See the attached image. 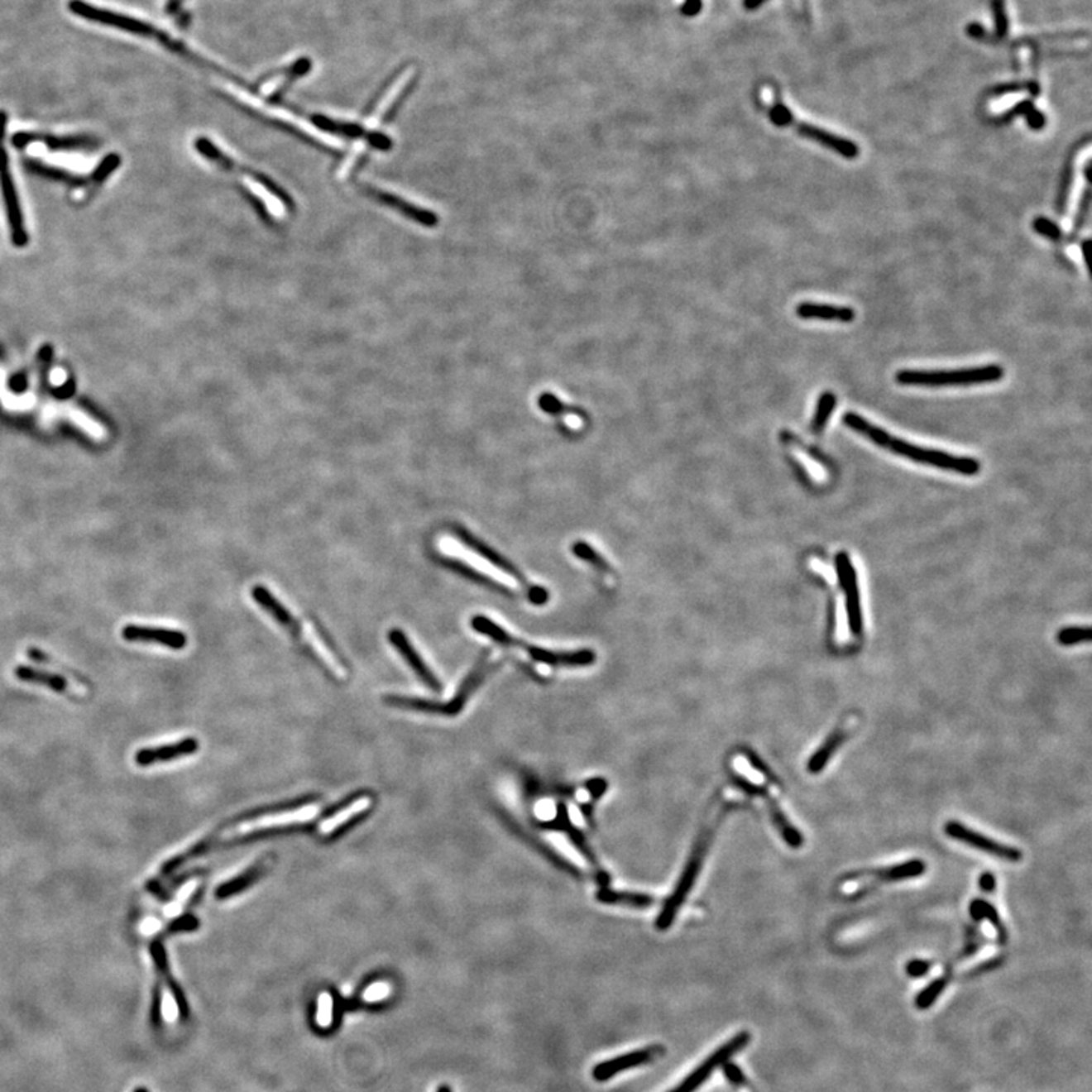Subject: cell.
<instances>
[{
    "instance_id": "cell-15",
    "label": "cell",
    "mask_w": 1092,
    "mask_h": 1092,
    "mask_svg": "<svg viewBox=\"0 0 1092 1092\" xmlns=\"http://www.w3.org/2000/svg\"><path fill=\"white\" fill-rule=\"evenodd\" d=\"M389 640H390L393 648L402 655V659L409 663L410 668L416 673L422 682L427 684L428 687H431L433 691H442V682H438V678L434 675V673L428 668V664L424 662V659L416 651V648L411 645L409 637L405 636V633L402 630H400V628L390 630Z\"/></svg>"
},
{
    "instance_id": "cell-33",
    "label": "cell",
    "mask_w": 1092,
    "mask_h": 1092,
    "mask_svg": "<svg viewBox=\"0 0 1092 1092\" xmlns=\"http://www.w3.org/2000/svg\"><path fill=\"white\" fill-rule=\"evenodd\" d=\"M245 184L246 187L252 191L258 199L263 202L264 205H266V208L269 209V213H271L272 216H275V218H282V216H284V213H285L284 204H282L281 200L276 199L273 193L266 190L263 185H260L258 182L251 180L249 176H245Z\"/></svg>"
},
{
    "instance_id": "cell-28",
    "label": "cell",
    "mask_w": 1092,
    "mask_h": 1092,
    "mask_svg": "<svg viewBox=\"0 0 1092 1092\" xmlns=\"http://www.w3.org/2000/svg\"><path fill=\"white\" fill-rule=\"evenodd\" d=\"M596 898L602 903L609 904H627L633 908H646L649 906L653 900L648 895L642 893H630V892H615L607 888V884L601 886L600 891L596 892Z\"/></svg>"
},
{
    "instance_id": "cell-32",
    "label": "cell",
    "mask_w": 1092,
    "mask_h": 1092,
    "mask_svg": "<svg viewBox=\"0 0 1092 1092\" xmlns=\"http://www.w3.org/2000/svg\"><path fill=\"white\" fill-rule=\"evenodd\" d=\"M334 1013H336V1004L331 992L323 991L318 994V1009L314 1013V1024L320 1030H328L334 1024Z\"/></svg>"
},
{
    "instance_id": "cell-38",
    "label": "cell",
    "mask_w": 1092,
    "mask_h": 1092,
    "mask_svg": "<svg viewBox=\"0 0 1092 1092\" xmlns=\"http://www.w3.org/2000/svg\"><path fill=\"white\" fill-rule=\"evenodd\" d=\"M364 151H366V141H357V143L352 146L351 152L346 155L345 160H343L342 164L338 165L337 176H338L340 180H345L346 176L351 173V170L354 169L357 161L360 160V156L364 154Z\"/></svg>"
},
{
    "instance_id": "cell-3",
    "label": "cell",
    "mask_w": 1092,
    "mask_h": 1092,
    "mask_svg": "<svg viewBox=\"0 0 1092 1092\" xmlns=\"http://www.w3.org/2000/svg\"><path fill=\"white\" fill-rule=\"evenodd\" d=\"M1004 375L999 364H988L971 369L956 371H900L895 375L897 382L903 386L922 387H946V386H974L1000 381Z\"/></svg>"
},
{
    "instance_id": "cell-43",
    "label": "cell",
    "mask_w": 1092,
    "mask_h": 1092,
    "mask_svg": "<svg viewBox=\"0 0 1092 1092\" xmlns=\"http://www.w3.org/2000/svg\"><path fill=\"white\" fill-rule=\"evenodd\" d=\"M118 164H120V158H118L117 155H108V156H105V160L100 163L99 167L96 169V172L93 175L94 181H102V180H105L109 173L113 172V170L117 167Z\"/></svg>"
},
{
    "instance_id": "cell-2",
    "label": "cell",
    "mask_w": 1092,
    "mask_h": 1092,
    "mask_svg": "<svg viewBox=\"0 0 1092 1092\" xmlns=\"http://www.w3.org/2000/svg\"><path fill=\"white\" fill-rule=\"evenodd\" d=\"M471 627L480 633L482 636L489 637L495 644L504 646V648H511V649H524L531 660L536 663L546 664L551 668H578V666H589L595 662V654L591 649H575V651H555V649H548L542 646L528 645L525 640H520L516 636H513L507 630L493 622L491 618L477 615L471 618Z\"/></svg>"
},
{
    "instance_id": "cell-34",
    "label": "cell",
    "mask_w": 1092,
    "mask_h": 1092,
    "mask_svg": "<svg viewBox=\"0 0 1092 1092\" xmlns=\"http://www.w3.org/2000/svg\"><path fill=\"white\" fill-rule=\"evenodd\" d=\"M391 994H393V986H391L390 982L376 980V982L367 984L358 999L363 1004L373 1006V1004H380L382 1001L387 1000Z\"/></svg>"
},
{
    "instance_id": "cell-11",
    "label": "cell",
    "mask_w": 1092,
    "mask_h": 1092,
    "mask_svg": "<svg viewBox=\"0 0 1092 1092\" xmlns=\"http://www.w3.org/2000/svg\"><path fill=\"white\" fill-rule=\"evenodd\" d=\"M750 1039H751V1037H750V1033H746V1032L737 1033L736 1037H731L728 1042H726L724 1046L718 1048L716 1051H713V1053H711V1055H710L709 1057H707V1059H706V1061H704V1062H702V1064L693 1071V1073L689 1074V1075H687V1077H686L678 1086H675L673 1091L669 1092L695 1091L697 1088H700L701 1085L709 1079L710 1074H711V1071H713L716 1066L724 1064V1062H727L731 1056L736 1055L737 1051H740L742 1048H745V1046H748V1042H750Z\"/></svg>"
},
{
    "instance_id": "cell-23",
    "label": "cell",
    "mask_w": 1092,
    "mask_h": 1092,
    "mask_svg": "<svg viewBox=\"0 0 1092 1092\" xmlns=\"http://www.w3.org/2000/svg\"><path fill=\"white\" fill-rule=\"evenodd\" d=\"M845 737L846 733L842 728H835V730L826 737V740L819 745L818 750H817V751L812 754V757H810L809 762H807V771H809L810 774L821 773V771L827 766L828 762L831 760V757L835 755L837 750H839V746L844 744Z\"/></svg>"
},
{
    "instance_id": "cell-35",
    "label": "cell",
    "mask_w": 1092,
    "mask_h": 1092,
    "mask_svg": "<svg viewBox=\"0 0 1092 1092\" xmlns=\"http://www.w3.org/2000/svg\"><path fill=\"white\" fill-rule=\"evenodd\" d=\"M946 984H948V977H946V975H944V977H939L936 980H933L930 984H927L922 991L919 992L918 995H917V999H915L917 1008L921 1010L928 1009V1008H930V1006L939 999V995L944 992Z\"/></svg>"
},
{
    "instance_id": "cell-18",
    "label": "cell",
    "mask_w": 1092,
    "mask_h": 1092,
    "mask_svg": "<svg viewBox=\"0 0 1092 1092\" xmlns=\"http://www.w3.org/2000/svg\"><path fill=\"white\" fill-rule=\"evenodd\" d=\"M792 125L795 127L797 132H798L801 136H806V138H809V140L817 141V143L824 146V147H827L830 151L842 155L846 160H855V158L859 156V147H857V145L853 143V141H850V140H846L844 136H835V134L828 132L826 129L813 127V125H809V123H795V120L792 122Z\"/></svg>"
},
{
    "instance_id": "cell-1",
    "label": "cell",
    "mask_w": 1092,
    "mask_h": 1092,
    "mask_svg": "<svg viewBox=\"0 0 1092 1092\" xmlns=\"http://www.w3.org/2000/svg\"><path fill=\"white\" fill-rule=\"evenodd\" d=\"M842 420H844L846 427L855 431L857 434H862L875 445L882 446V448L891 451L893 454L909 458L912 462L937 467V469H942V471H951V472L960 473V475H968V477H973V475L980 472V463L975 458L957 457V455L948 454L944 451L922 448V446L904 442L901 438L891 436L889 433H886L882 428L874 425V424L868 422L866 419L855 414L853 411L845 413Z\"/></svg>"
},
{
    "instance_id": "cell-4",
    "label": "cell",
    "mask_w": 1092,
    "mask_h": 1092,
    "mask_svg": "<svg viewBox=\"0 0 1092 1092\" xmlns=\"http://www.w3.org/2000/svg\"><path fill=\"white\" fill-rule=\"evenodd\" d=\"M493 666H487V657H482L478 664L475 666L472 673H469L464 678L463 684L457 692L453 701L449 702H434V701L422 700V698H411V697H400V695H389L384 701L400 709L416 710V711H427V713H442L446 716H454L463 710L464 704L467 698L472 695V692L481 684L484 677L491 673Z\"/></svg>"
},
{
    "instance_id": "cell-25",
    "label": "cell",
    "mask_w": 1092,
    "mask_h": 1092,
    "mask_svg": "<svg viewBox=\"0 0 1092 1092\" xmlns=\"http://www.w3.org/2000/svg\"><path fill=\"white\" fill-rule=\"evenodd\" d=\"M970 915H971V918H973L975 922H980L983 919H988V921L991 922L992 927L995 928V932H997V935H999V941H1000L1001 944L1008 942V928L1004 927V924H1003V921H1001L999 912H997V909L992 906L989 901L982 900V898H975V900L971 901V904H970Z\"/></svg>"
},
{
    "instance_id": "cell-14",
    "label": "cell",
    "mask_w": 1092,
    "mask_h": 1092,
    "mask_svg": "<svg viewBox=\"0 0 1092 1092\" xmlns=\"http://www.w3.org/2000/svg\"><path fill=\"white\" fill-rule=\"evenodd\" d=\"M199 750V742L194 737H185L176 744H169V745L152 746V748H140L134 755V760L138 766L147 768L154 766L156 764H164L176 760L181 757L194 754Z\"/></svg>"
},
{
    "instance_id": "cell-52",
    "label": "cell",
    "mask_w": 1092,
    "mask_h": 1092,
    "mask_svg": "<svg viewBox=\"0 0 1092 1092\" xmlns=\"http://www.w3.org/2000/svg\"><path fill=\"white\" fill-rule=\"evenodd\" d=\"M136 1092H147V1091H145V1090H136Z\"/></svg>"
},
{
    "instance_id": "cell-16",
    "label": "cell",
    "mask_w": 1092,
    "mask_h": 1092,
    "mask_svg": "<svg viewBox=\"0 0 1092 1092\" xmlns=\"http://www.w3.org/2000/svg\"><path fill=\"white\" fill-rule=\"evenodd\" d=\"M251 593H252L254 601H256L263 607V610H266L281 627L285 628L293 639H296L298 642H300L302 628H300L298 619L291 615L282 602L273 596L272 592L269 591L267 587H264V586H255V587H252Z\"/></svg>"
},
{
    "instance_id": "cell-44",
    "label": "cell",
    "mask_w": 1092,
    "mask_h": 1092,
    "mask_svg": "<svg viewBox=\"0 0 1092 1092\" xmlns=\"http://www.w3.org/2000/svg\"><path fill=\"white\" fill-rule=\"evenodd\" d=\"M745 755L746 759H748V762L751 764V766L754 768L755 771L764 774V777H766L769 782L774 783V784H778V778L769 771V768L762 762V759H760L759 755H755L753 751H746Z\"/></svg>"
},
{
    "instance_id": "cell-20",
    "label": "cell",
    "mask_w": 1092,
    "mask_h": 1092,
    "mask_svg": "<svg viewBox=\"0 0 1092 1092\" xmlns=\"http://www.w3.org/2000/svg\"><path fill=\"white\" fill-rule=\"evenodd\" d=\"M372 806V798L369 795H362L360 798L349 802L343 809L336 812V815L322 821L318 824V833L320 836H331L333 833L338 831L340 828L345 827L347 822L352 819L363 815L364 812L371 809Z\"/></svg>"
},
{
    "instance_id": "cell-40",
    "label": "cell",
    "mask_w": 1092,
    "mask_h": 1092,
    "mask_svg": "<svg viewBox=\"0 0 1092 1092\" xmlns=\"http://www.w3.org/2000/svg\"><path fill=\"white\" fill-rule=\"evenodd\" d=\"M1033 229L1037 231V234L1046 237V238H1050V240H1055V242L1062 240V236H1064V234H1062V229L1057 227L1055 222H1051L1050 218H1035V222H1033Z\"/></svg>"
},
{
    "instance_id": "cell-39",
    "label": "cell",
    "mask_w": 1092,
    "mask_h": 1092,
    "mask_svg": "<svg viewBox=\"0 0 1092 1092\" xmlns=\"http://www.w3.org/2000/svg\"><path fill=\"white\" fill-rule=\"evenodd\" d=\"M198 927H199L198 918H194L193 915L187 913V915H181V917L173 919L172 922L164 928L161 933L164 936H167V935H176V933H182V932H193Z\"/></svg>"
},
{
    "instance_id": "cell-37",
    "label": "cell",
    "mask_w": 1092,
    "mask_h": 1092,
    "mask_svg": "<svg viewBox=\"0 0 1092 1092\" xmlns=\"http://www.w3.org/2000/svg\"><path fill=\"white\" fill-rule=\"evenodd\" d=\"M1091 640V628L1090 627H1065L1057 633V642L1062 646H1073L1077 644H1086Z\"/></svg>"
},
{
    "instance_id": "cell-30",
    "label": "cell",
    "mask_w": 1092,
    "mask_h": 1092,
    "mask_svg": "<svg viewBox=\"0 0 1092 1092\" xmlns=\"http://www.w3.org/2000/svg\"><path fill=\"white\" fill-rule=\"evenodd\" d=\"M264 871H266V862L256 864L254 868H251L249 871H246L243 875H240V877H237L234 880L222 884L218 891H216V897H218V900H225L229 895L237 893V892L243 891V889L247 888L251 883L258 880V877H261Z\"/></svg>"
},
{
    "instance_id": "cell-5",
    "label": "cell",
    "mask_w": 1092,
    "mask_h": 1092,
    "mask_svg": "<svg viewBox=\"0 0 1092 1092\" xmlns=\"http://www.w3.org/2000/svg\"><path fill=\"white\" fill-rule=\"evenodd\" d=\"M718 824L719 818L713 819L711 824L706 826V828L702 830L701 836L698 837L697 844H695L693 850H692L691 859H689V862H687L686 868H684L682 880H680L678 886H677V889H675L673 895H671V898L666 901L662 913H660L659 918H657L655 926H657L659 930H666V928L671 927L673 918H675V915H677V910L682 906V901L686 900L687 893L691 891L693 883H695L697 877H698V874H700L701 866H702V860H704V857L707 855L710 842H711V839H713V833H715V830L718 827Z\"/></svg>"
},
{
    "instance_id": "cell-10",
    "label": "cell",
    "mask_w": 1092,
    "mask_h": 1092,
    "mask_svg": "<svg viewBox=\"0 0 1092 1092\" xmlns=\"http://www.w3.org/2000/svg\"><path fill=\"white\" fill-rule=\"evenodd\" d=\"M69 9H70L72 14L78 16V17L96 22V23L105 25V26L116 27V29L125 31L129 34L146 36H154L155 34L154 27L151 26L149 23H145V22L136 20L134 17H129V16L117 14L114 11L94 7V5L87 3L84 0H69Z\"/></svg>"
},
{
    "instance_id": "cell-9",
    "label": "cell",
    "mask_w": 1092,
    "mask_h": 1092,
    "mask_svg": "<svg viewBox=\"0 0 1092 1092\" xmlns=\"http://www.w3.org/2000/svg\"><path fill=\"white\" fill-rule=\"evenodd\" d=\"M836 572L841 587L845 593V609L846 618H848V627L851 635L855 637L862 636L864 633V618H862V606H860V592H859V582H857V573H855V566L851 558L846 553H839L836 554Z\"/></svg>"
},
{
    "instance_id": "cell-45",
    "label": "cell",
    "mask_w": 1092,
    "mask_h": 1092,
    "mask_svg": "<svg viewBox=\"0 0 1092 1092\" xmlns=\"http://www.w3.org/2000/svg\"><path fill=\"white\" fill-rule=\"evenodd\" d=\"M1090 207H1091V191H1090V185H1088L1086 190H1085V194H1083V199L1082 202H1080L1079 213H1077V216H1075V223H1074V229H1075V231H1079V228H1082L1085 220L1088 218Z\"/></svg>"
},
{
    "instance_id": "cell-24",
    "label": "cell",
    "mask_w": 1092,
    "mask_h": 1092,
    "mask_svg": "<svg viewBox=\"0 0 1092 1092\" xmlns=\"http://www.w3.org/2000/svg\"><path fill=\"white\" fill-rule=\"evenodd\" d=\"M438 562H440L442 566L448 568L449 571H454V572L460 573L462 577L467 578V580H471V582H480V584H484V586H487V587H491V589L504 592V593L509 592L507 587L500 586V582H495V580L491 578L489 575H484V573H480L478 571H475L472 566L464 563L462 560H457V558H453V557H445V555H442V557L438 558Z\"/></svg>"
},
{
    "instance_id": "cell-6",
    "label": "cell",
    "mask_w": 1092,
    "mask_h": 1092,
    "mask_svg": "<svg viewBox=\"0 0 1092 1092\" xmlns=\"http://www.w3.org/2000/svg\"><path fill=\"white\" fill-rule=\"evenodd\" d=\"M7 123L8 117L5 111H0V189H2V196L5 202V209H7V218H8L9 229H11V240L14 245L18 247H23L27 245L26 228L23 225V216L20 209V202H18L17 190L14 185V180L9 172L8 154L5 149V132H7Z\"/></svg>"
},
{
    "instance_id": "cell-29",
    "label": "cell",
    "mask_w": 1092,
    "mask_h": 1092,
    "mask_svg": "<svg viewBox=\"0 0 1092 1092\" xmlns=\"http://www.w3.org/2000/svg\"><path fill=\"white\" fill-rule=\"evenodd\" d=\"M410 79H411V73L402 74L400 79H398V82L391 87L390 90L386 93V96L382 98L381 102L378 103V107L373 111L372 116L367 120V122H369V123H367L369 127H372L373 129V127H378V123H380L381 118L386 116V113L390 109L391 105H393V103L396 102V99H398V96H400V93L404 91V89L407 87Z\"/></svg>"
},
{
    "instance_id": "cell-8",
    "label": "cell",
    "mask_w": 1092,
    "mask_h": 1092,
    "mask_svg": "<svg viewBox=\"0 0 1092 1092\" xmlns=\"http://www.w3.org/2000/svg\"><path fill=\"white\" fill-rule=\"evenodd\" d=\"M944 831H946V836L955 839L957 842H962L965 845L975 848V850L986 853V855L999 857L1001 860L1015 864V862H1019L1023 859V853L1018 848L1004 845L999 841H994L991 837L975 831L973 828L966 827L965 824L959 822V821H948V822H946Z\"/></svg>"
},
{
    "instance_id": "cell-49",
    "label": "cell",
    "mask_w": 1092,
    "mask_h": 1092,
    "mask_svg": "<svg viewBox=\"0 0 1092 1092\" xmlns=\"http://www.w3.org/2000/svg\"><path fill=\"white\" fill-rule=\"evenodd\" d=\"M702 8V0H686L682 7V12L686 17H693L700 14Z\"/></svg>"
},
{
    "instance_id": "cell-22",
    "label": "cell",
    "mask_w": 1092,
    "mask_h": 1092,
    "mask_svg": "<svg viewBox=\"0 0 1092 1092\" xmlns=\"http://www.w3.org/2000/svg\"><path fill=\"white\" fill-rule=\"evenodd\" d=\"M762 798L766 800L768 810H769V817L773 819L774 827L778 830V833H780V836L783 837V841H784L788 845L791 846V848H793V850H798V848L804 845V836H802V833H801L800 830L795 827L791 821H789V818L784 815V812H783L782 807L778 806V802L774 800V798H771L768 792L764 793Z\"/></svg>"
},
{
    "instance_id": "cell-51",
    "label": "cell",
    "mask_w": 1092,
    "mask_h": 1092,
    "mask_svg": "<svg viewBox=\"0 0 1092 1092\" xmlns=\"http://www.w3.org/2000/svg\"><path fill=\"white\" fill-rule=\"evenodd\" d=\"M437 1092H453V1091H451V1088H449V1086H440V1088H438V1091Z\"/></svg>"
},
{
    "instance_id": "cell-12",
    "label": "cell",
    "mask_w": 1092,
    "mask_h": 1092,
    "mask_svg": "<svg viewBox=\"0 0 1092 1092\" xmlns=\"http://www.w3.org/2000/svg\"><path fill=\"white\" fill-rule=\"evenodd\" d=\"M318 813V806H302L298 809L285 810L280 813H273L261 818L251 819L238 824L237 827L231 830V836L240 837L246 835H254L258 831H266L272 828L290 827L296 824H305L313 818H316Z\"/></svg>"
},
{
    "instance_id": "cell-36",
    "label": "cell",
    "mask_w": 1092,
    "mask_h": 1092,
    "mask_svg": "<svg viewBox=\"0 0 1092 1092\" xmlns=\"http://www.w3.org/2000/svg\"><path fill=\"white\" fill-rule=\"evenodd\" d=\"M572 551L577 557H580L584 562L593 564L596 569H600V572H611V566H610L609 562L604 560L593 548H591V545H587L584 542H578V544L573 545Z\"/></svg>"
},
{
    "instance_id": "cell-27",
    "label": "cell",
    "mask_w": 1092,
    "mask_h": 1092,
    "mask_svg": "<svg viewBox=\"0 0 1092 1092\" xmlns=\"http://www.w3.org/2000/svg\"><path fill=\"white\" fill-rule=\"evenodd\" d=\"M539 407L542 411H545V413L554 416V418L575 416V418L582 419V420L587 419V414H586L584 410L573 407L569 404H564L563 400L557 398L554 393H549V391H545L539 396Z\"/></svg>"
},
{
    "instance_id": "cell-31",
    "label": "cell",
    "mask_w": 1092,
    "mask_h": 1092,
    "mask_svg": "<svg viewBox=\"0 0 1092 1092\" xmlns=\"http://www.w3.org/2000/svg\"><path fill=\"white\" fill-rule=\"evenodd\" d=\"M835 407H836V396L833 393L826 391L819 396L817 411H815V416H813L812 424H810L812 433L819 434L824 428L827 427L828 419L831 416Z\"/></svg>"
},
{
    "instance_id": "cell-7",
    "label": "cell",
    "mask_w": 1092,
    "mask_h": 1092,
    "mask_svg": "<svg viewBox=\"0 0 1092 1092\" xmlns=\"http://www.w3.org/2000/svg\"><path fill=\"white\" fill-rule=\"evenodd\" d=\"M453 529H454V536L460 539L469 549H472L475 554L480 555L486 562H489L491 566L498 568L500 572L510 575L511 578H515L518 582V584L524 586L527 589L528 600L531 601L533 604L542 606V604H545L546 601L549 600V593L546 589L540 587V586H534V584H528L525 575L520 572L518 568L509 562L505 557H502L498 551H495L491 546L486 545L478 537H475L472 533H469L466 528L455 525Z\"/></svg>"
},
{
    "instance_id": "cell-26",
    "label": "cell",
    "mask_w": 1092,
    "mask_h": 1092,
    "mask_svg": "<svg viewBox=\"0 0 1092 1092\" xmlns=\"http://www.w3.org/2000/svg\"><path fill=\"white\" fill-rule=\"evenodd\" d=\"M16 675H17L18 680H22V682L43 684L46 687L58 692V693H63V692L67 691V687H69L67 680H65L64 677L55 675V673H45V671H36V669H32V668L20 666L17 671H16Z\"/></svg>"
},
{
    "instance_id": "cell-48",
    "label": "cell",
    "mask_w": 1092,
    "mask_h": 1092,
    "mask_svg": "<svg viewBox=\"0 0 1092 1092\" xmlns=\"http://www.w3.org/2000/svg\"><path fill=\"white\" fill-rule=\"evenodd\" d=\"M979 886H980V889H982L983 892H988V893L995 891L997 880H995L994 874L983 873L982 875L979 877Z\"/></svg>"
},
{
    "instance_id": "cell-21",
    "label": "cell",
    "mask_w": 1092,
    "mask_h": 1092,
    "mask_svg": "<svg viewBox=\"0 0 1092 1092\" xmlns=\"http://www.w3.org/2000/svg\"><path fill=\"white\" fill-rule=\"evenodd\" d=\"M795 311L797 316L801 318H817V320L842 322V323L853 322L855 316L853 309L827 305V304H813V302H802Z\"/></svg>"
},
{
    "instance_id": "cell-17",
    "label": "cell",
    "mask_w": 1092,
    "mask_h": 1092,
    "mask_svg": "<svg viewBox=\"0 0 1092 1092\" xmlns=\"http://www.w3.org/2000/svg\"><path fill=\"white\" fill-rule=\"evenodd\" d=\"M655 1053H657V1048L649 1046V1048H644V1050L631 1051L627 1055L618 1056L615 1059H610V1061L596 1065L592 1071V1075L598 1082H606V1080L611 1079L613 1075L622 1073V1071H627L630 1068L651 1062L655 1057Z\"/></svg>"
},
{
    "instance_id": "cell-46",
    "label": "cell",
    "mask_w": 1092,
    "mask_h": 1092,
    "mask_svg": "<svg viewBox=\"0 0 1092 1092\" xmlns=\"http://www.w3.org/2000/svg\"><path fill=\"white\" fill-rule=\"evenodd\" d=\"M930 968H932V964H930L928 960H924V959H913V960H910V962H908V965H906V974H908L909 977H915V979H917V977H922V975L928 974Z\"/></svg>"
},
{
    "instance_id": "cell-47",
    "label": "cell",
    "mask_w": 1092,
    "mask_h": 1092,
    "mask_svg": "<svg viewBox=\"0 0 1092 1092\" xmlns=\"http://www.w3.org/2000/svg\"><path fill=\"white\" fill-rule=\"evenodd\" d=\"M722 1073H724V1075H726L728 1080L733 1083V1085H739V1086H740V1085H745L746 1083V1077L744 1075V1073H742V1070L737 1068L735 1064H726V1062H724Z\"/></svg>"
},
{
    "instance_id": "cell-42",
    "label": "cell",
    "mask_w": 1092,
    "mask_h": 1092,
    "mask_svg": "<svg viewBox=\"0 0 1092 1092\" xmlns=\"http://www.w3.org/2000/svg\"><path fill=\"white\" fill-rule=\"evenodd\" d=\"M70 418H72L73 420L82 428V429H85L89 434L94 437V438H102L103 434H105L103 429H102L99 425H96L91 419L87 418L85 414H82L79 411H72Z\"/></svg>"
},
{
    "instance_id": "cell-13",
    "label": "cell",
    "mask_w": 1092,
    "mask_h": 1092,
    "mask_svg": "<svg viewBox=\"0 0 1092 1092\" xmlns=\"http://www.w3.org/2000/svg\"><path fill=\"white\" fill-rule=\"evenodd\" d=\"M926 869H927V864L924 860L912 859V860H908L904 864L846 873L839 879V883L855 882V880L866 879V877H871V879H875L879 882H903V880L921 877L922 874L926 873Z\"/></svg>"
},
{
    "instance_id": "cell-50",
    "label": "cell",
    "mask_w": 1092,
    "mask_h": 1092,
    "mask_svg": "<svg viewBox=\"0 0 1092 1092\" xmlns=\"http://www.w3.org/2000/svg\"><path fill=\"white\" fill-rule=\"evenodd\" d=\"M764 2L766 0H744V7L750 9V11H753V9L759 8L760 5H764Z\"/></svg>"
},
{
    "instance_id": "cell-19",
    "label": "cell",
    "mask_w": 1092,
    "mask_h": 1092,
    "mask_svg": "<svg viewBox=\"0 0 1092 1092\" xmlns=\"http://www.w3.org/2000/svg\"><path fill=\"white\" fill-rule=\"evenodd\" d=\"M123 637L127 640H141V642H155L160 645L172 648V649H182L187 645V636L178 631V630H169V628L156 627H140V625H127L123 630Z\"/></svg>"
},
{
    "instance_id": "cell-41",
    "label": "cell",
    "mask_w": 1092,
    "mask_h": 1092,
    "mask_svg": "<svg viewBox=\"0 0 1092 1092\" xmlns=\"http://www.w3.org/2000/svg\"><path fill=\"white\" fill-rule=\"evenodd\" d=\"M769 117H771V122H773L774 125L782 127H789V125H792V122L795 120L793 116H792L789 108L784 107L782 102H775V103H774L771 109H769Z\"/></svg>"
}]
</instances>
